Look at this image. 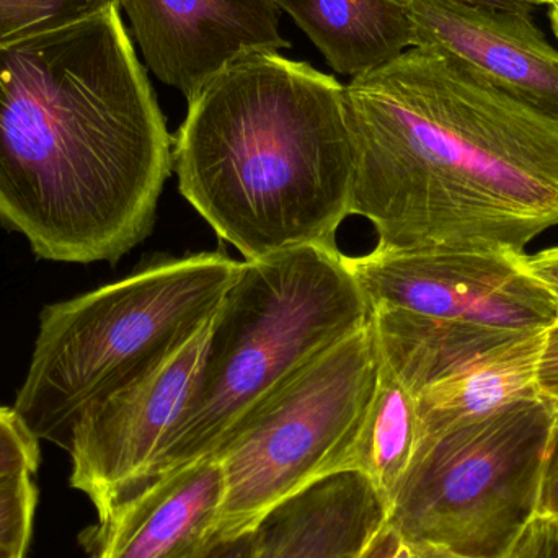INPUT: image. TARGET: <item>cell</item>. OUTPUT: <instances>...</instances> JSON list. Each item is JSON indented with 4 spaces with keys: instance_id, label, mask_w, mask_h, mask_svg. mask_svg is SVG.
Segmentation results:
<instances>
[{
    "instance_id": "6da1fadb",
    "label": "cell",
    "mask_w": 558,
    "mask_h": 558,
    "mask_svg": "<svg viewBox=\"0 0 558 558\" xmlns=\"http://www.w3.org/2000/svg\"><path fill=\"white\" fill-rule=\"evenodd\" d=\"M351 216L379 251L523 252L558 225V120L416 46L351 78Z\"/></svg>"
},
{
    "instance_id": "7a4b0ae2",
    "label": "cell",
    "mask_w": 558,
    "mask_h": 558,
    "mask_svg": "<svg viewBox=\"0 0 558 558\" xmlns=\"http://www.w3.org/2000/svg\"><path fill=\"white\" fill-rule=\"evenodd\" d=\"M173 141L120 7L0 46V226L58 264L153 232Z\"/></svg>"
},
{
    "instance_id": "3957f363",
    "label": "cell",
    "mask_w": 558,
    "mask_h": 558,
    "mask_svg": "<svg viewBox=\"0 0 558 558\" xmlns=\"http://www.w3.org/2000/svg\"><path fill=\"white\" fill-rule=\"evenodd\" d=\"M173 169L245 262L337 245L354 185L344 85L278 51L242 56L190 98Z\"/></svg>"
},
{
    "instance_id": "277c9868",
    "label": "cell",
    "mask_w": 558,
    "mask_h": 558,
    "mask_svg": "<svg viewBox=\"0 0 558 558\" xmlns=\"http://www.w3.org/2000/svg\"><path fill=\"white\" fill-rule=\"evenodd\" d=\"M369 318V302L337 245L244 260L213 317L195 389L149 481L211 458L248 410Z\"/></svg>"
},
{
    "instance_id": "5b68a950",
    "label": "cell",
    "mask_w": 558,
    "mask_h": 558,
    "mask_svg": "<svg viewBox=\"0 0 558 558\" xmlns=\"http://www.w3.org/2000/svg\"><path fill=\"white\" fill-rule=\"evenodd\" d=\"M242 264L203 252L46 305L12 407L20 422L69 452L88 409L211 320Z\"/></svg>"
},
{
    "instance_id": "8992f818",
    "label": "cell",
    "mask_w": 558,
    "mask_h": 558,
    "mask_svg": "<svg viewBox=\"0 0 558 558\" xmlns=\"http://www.w3.org/2000/svg\"><path fill=\"white\" fill-rule=\"evenodd\" d=\"M557 412L543 397L420 442L389 524L407 544L461 558H510L539 514Z\"/></svg>"
},
{
    "instance_id": "52a82bcc",
    "label": "cell",
    "mask_w": 558,
    "mask_h": 558,
    "mask_svg": "<svg viewBox=\"0 0 558 558\" xmlns=\"http://www.w3.org/2000/svg\"><path fill=\"white\" fill-rule=\"evenodd\" d=\"M379 369L367 322L295 371L232 426L211 456L225 474L222 543L251 533L286 498L343 472Z\"/></svg>"
},
{
    "instance_id": "ba28073f",
    "label": "cell",
    "mask_w": 558,
    "mask_h": 558,
    "mask_svg": "<svg viewBox=\"0 0 558 558\" xmlns=\"http://www.w3.org/2000/svg\"><path fill=\"white\" fill-rule=\"evenodd\" d=\"M523 252L374 248L347 265L374 307L536 333L558 320L553 295L521 265Z\"/></svg>"
},
{
    "instance_id": "9c48e42d",
    "label": "cell",
    "mask_w": 558,
    "mask_h": 558,
    "mask_svg": "<svg viewBox=\"0 0 558 558\" xmlns=\"http://www.w3.org/2000/svg\"><path fill=\"white\" fill-rule=\"evenodd\" d=\"M211 324L213 318L160 354L75 425L69 449L71 487L87 495L98 520L149 481L195 389Z\"/></svg>"
},
{
    "instance_id": "30bf717a",
    "label": "cell",
    "mask_w": 558,
    "mask_h": 558,
    "mask_svg": "<svg viewBox=\"0 0 558 558\" xmlns=\"http://www.w3.org/2000/svg\"><path fill=\"white\" fill-rule=\"evenodd\" d=\"M144 62L186 100L251 52L281 51L275 0H120Z\"/></svg>"
},
{
    "instance_id": "8fae6325",
    "label": "cell",
    "mask_w": 558,
    "mask_h": 558,
    "mask_svg": "<svg viewBox=\"0 0 558 558\" xmlns=\"http://www.w3.org/2000/svg\"><path fill=\"white\" fill-rule=\"evenodd\" d=\"M413 48L435 46L504 90L558 120V48L531 12L488 9L459 0H402Z\"/></svg>"
},
{
    "instance_id": "7c38bea8",
    "label": "cell",
    "mask_w": 558,
    "mask_h": 558,
    "mask_svg": "<svg viewBox=\"0 0 558 558\" xmlns=\"http://www.w3.org/2000/svg\"><path fill=\"white\" fill-rule=\"evenodd\" d=\"M225 488L215 458L146 482L85 534L88 558H208L222 543Z\"/></svg>"
},
{
    "instance_id": "4fadbf2b",
    "label": "cell",
    "mask_w": 558,
    "mask_h": 558,
    "mask_svg": "<svg viewBox=\"0 0 558 558\" xmlns=\"http://www.w3.org/2000/svg\"><path fill=\"white\" fill-rule=\"evenodd\" d=\"M389 523V505L360 472H337L268 511L248 558H361Z\"/></svg>"
},
{
    "instance_id": "5bb4252c",
    "label": "cell",
    "mask_w": 558,
    "mask_h": 558,
    "mask_svg": "<svg viewBox=\"0 0 558 558\" xmlns=\"http://www.w3.org/2000/svg\"><path fill=\"white\" fill-rule=\"evenodd\" d=\"M546 333L521 335L422 390L415 397L420 442L511 403L541 397L537 367Z\"/></svg>"
},
{
    "instance_id": "9a60e30c",
    "label": "cell",
    "mask_w": 558,
    "mask_h": 558,
    "mask_svg": "<svg viewBox=\"0 0 558 558\" xmlns=\"http://www.w3.org/2000/svg\"><path fill=\"white\" fill-rule=\"evenodd\" d=\"M335 72L354 78L413 48L402 0H275Z\"/></svg>"
},
{
    "instance_id": "2e32d148",
    "label": "cell",
    "mask_w": 558,
    "mask_h": 558,
    "mask_svg": "<svg viewBox=\"0 0 558 558\" xmlns=\"http://www.w3.org/2000/svg\"><path fill=\"white\" fill-rule=\"evenodd\" d=\"M369 322L380 364L413 397L481 354L527 335L441 320L386 305L371 308Z\"/></svg>"
},
{
    "instance_id": "e0dca14e",
    "label": "cell",
    "mask_w": 558,
    "mask_h": 558,
    "mask_svg": "<svg viewBox=\"0 0 558 558\" xmlns=\"http://www.w3.org/2000/svg\"><path fill=\"white\" fill-rule=\"evenodd\" d=\"M420 442L416 399L380 364L373 403L344 459L343 472H360L392 505Z\"/></svg>"
},
{
    "instance_id": "ac0fdd59",
    "label": "cell",
    "mask_w": 558,
    "mask_h": 558,
    "mask_svg": "<svg viewBox=\"0 0 558 558\" xmlns=\"http://www.w3.org/2000/svg\"><path fill=\"white\" fill-rule=\"evenodd\" d=\"M120 0H0V46L92 19Z\"/></svg>"
},
{
    "instance_id": "d6986e66",
    "label": "cell",
    "mask_w": 558,
    "mask_h": 558,
    "mask_svg": "<svg viewBox=\"0 0 558 558\" xmlns=\"http://www.w3.org/2000/svg\"><path fill=\"white\" fill-rule=\"evenodd\" d=\"M38 492L33 475L0 481V556L26 554Z\"/></svg>"
},
{
    "instance_id": "ffe728a7",
    "label": "cell",
    "mask_w": 558,
    "mask_h": 558,
    "mask_svg": "<svg viewBox=\"0 0 558 558\" xmlns=\"http://www.w3.org/2000/svg\"><path fill=\"white\" fill-rule=\"evenodd\" d=\"M39 462L38 439L23 426L12 407H0V481L35 475Z\"/></svg>"
},
{
    "instance_id": "44dd1931",
    "label": "cell",
    "mask_w": 558,
    "mask_h": 558,
    "mask_svg": "<svg viewBox=\"0 0 558 558\" xmlns=\"http://www.w3.org/2000/svg\"><path fill=\"white\" fill-rule=\"evenodd\" d=\"M510 558H558V518L537 514Z\"/></svg>"
},
{
    "instance_id": "7402d4cb",
    "label": "cell",
    "mask_w": 558,
    "mask_h": 558,
    "mask_svg": "<svg viewBox=\"0 0 558 558\" xmlns=\"http://www.w3.org/2000/svg\"><path fill=\"white\" fill-rule=\"evenodd\" d=\"M537 386L541 397L558 413V320L546 333L537 367Z\"/></svg>"
},
{
    "instance_id": "603a6c76",
    "label": "cell",
    "mask_w": 558,
    "mask_h": 558,
    "mask_svg": "<svg viewBox=\"0 0 558 558\" xmlns=\"http://www.w3.org/2000/svg\"><path fill=\"white\" fill-rule=\"evenodd\" d=\"M539 514L558 518V413L547 446Z\"/></svg>"
},
{
    "instance_id": "cb8c5ba5",
    "label": "cell",
    "mask_w": 558,
    "mask_h": 558,
    "mask_svg": "<svg viewBox=\"0 0 558 558\" xmlns=\"http://www.w3.org/2000/svg\"><path fill=\"white\" fill-rule=\"evenodd\" d=\"M521 265L556 301L558 307V247L534 255H520Z\"/></svg>"
},
{
    "instance_id": "d4e9b609",
    "label": "cell",
    "mask_w": 558,
    "mask_h": 558,
    "mask_svg": "<svg viewBox=\"0 0 558 558\" xmlns=\"http://www.w3.org/2000/svg\"><path fill=\"white\" fill-rule=\"evenodd\" d=\"M400 546H402V539L396 530L387 523V526L380 531L379 536L373 541L369 549L361 558H393Z\"/></svg>"
},
{
    "instance_id": "484cf974",
    "label": "cell",
    "mask_w": 558,
    "mask_h": 558,
    "mask_svg": "<svg viewBox=\"0 0 558 558\" xmlns=\"http://www.w3.org/2000/svg\"><path fill=\"white\" fill-rule=\"evenodd\" d=\"M248 550H251V533L219 544L208 558H248Z\"/></svg>"
},
{
    "instance_id": "4316f807",
    "label": "cell",
    "mask_w": 558,
    "mask_h": 558,
    "mask_svg": "<svg viewBox=\"0 0 558 558\" xmlns=\"http://www.w3.org/2000/svg\"><path fill=\"white\" fill-rule=\"evenodd\" d=\"M471 5L488 7V9L511 10V12H530V3L523 0H459Z\"/></svg>"
},
{
    "instance_id": "83f0119b",
    "label": "cell",
    "mask_w": 558,
    "mask_h": 558,
    "mask_svg": "<svg viewBox=\"0 0 558 558\" xmlns=\"http://www.w3.org/2000/svg\"><path fill=\"white\" fill-rule=\"evenodd\" d=\"M407 544V543H405ZM409 558H461L445 553V550L436 549L432 546H418V544H409Z\"/></svg>"
},
{
    "instance_id": "f1b7e54d",
    "label": "cell",
    "mask_w": 558,
    "mask_h": 558,
    "mask_svg": "<svg viewBox=\"0 0 558 558\" xmlns=\"http://www.w3.org/2000/svg\"><path fill=\"white\" fill-rule=\"evenodd\" d=\"M550 23H553V32L558 41V2L556 5H553V10H550Z\"/></svg>"
},
{
    "instance_id": "f546056e",
    "label": "cell",
    "mask_w": 558,
    "mask_h": 558,
    "mask_svg": "<svg viewBox=\"0 0 558 558\" xmlns=\"http://www.w3.org/2000/svg\"><path fill=\"white\" fill-rule=\"evenodd\" d=\"M523 2L530 3V5H556L558 0H523Z\"/></svg>"
},
{
    "instance_id": "4dcf8cb0",
    "label": "cell",
    "mask_w": 558,
    "mask_h": 558,
    "mask_svg": "<svg viewBox=\"0 0 558 558\" xmlns=\"http://www.w3.org/2000/svg\"><path fill=\"white\" fill-rule=\"evenodd\" d=\"M0 558H26V554H5V556H0Z\"/></svg>"
}]
</instances>
